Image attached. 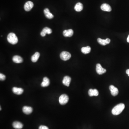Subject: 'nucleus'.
<instances>
[{
    "label": "nucleus",
    "instance_id": "20e7f679",
    "mask_svg": "<svg viewBox=\"0 0 129 129\" xmlns=\"http://www.w3.org/2000/svg\"><path fill=\"white\" fill-rule=\"evenodd\" d=\"M61 59L64 61H67L70 59L71 55L69 52L64 51L62 52L60 55Z\"/></svg>",
    "mask_w": 129,
    "mask_h": 129
},
{
    "label": "nucleus",
    "instance_id": "bb28decb",
    "mask_svg": "<svg viewBox=\"0 0 129 129\" xmlns=\"http://www.w3.org/2000/svg\"><path fill=\"white\" fill-rule=\"evenodd\" d=\"M1 110V107H0V110Z\"/></svg>",
    "mask_w": 129,
    "mask_h": 129
},
{
    "label": "nucleus",
    "instance_id": "1a4fd4ad",
    "mask_svg": "<svg viewBox=\"0 0 129 129\" xmlns=\"http://www.w3.org/2000/svg\"><path fill=\"white\" fill-rule=\"evenodd\" d=\"M52 30L51 29L46 27L44 28L41 32V35L42 37H44L46 34H50L52 33Z\"/></svg>",
    "mask_w": 129,
    "mask_h": 129
},
{
    "label": "nucleus",
    "instance_id": "f3484780",
    "mask_svg": "<svg viewBox=\"0 0 129 129\" xmlns=\"http://www.w3.org/2000/svg\"><path fill=\"white\" fill-rule=\"evenodd\" d=\"M44 15H45L46 17L48 18V19H52L54 17L53 15L50 12V11H49L48 9H45L44 10Z\"/></svg>",
    "mask_w": 129,
    "mask_h": 129
},
{
    "label": "nucleus",
    "instance_id": "7ed1b4c3",
    "mask_svg": "<svg viewBox=\"0 0 129 129\" xmlns=\"http://www.w3.org/2000/svg\"><path fill=\"white\" fill-rule=\"evenodd\" d=\"M69 98L68 96L65 94L61 95L59 98V102L61 105H64L66 104L69 101Z\"/></svg>",
    "mask_w": 129,
    "mask_h": 129
},
{
    "label": "nucleus",
    "instance_id": "6ab92c4d",
    "mask_svg": "<svg viewBox=\"0 0 129 129\" xmlns=\"http://www.w3.org/2000/svg\"><path fill=\"white\" fill-rule=\"evenodd\" d=\"M88 94L90 97L93 96H97L99 95V92L96 89H90L89 90Z\"/></svg>",
    "mask_w": 129,
    "mask_h": 129
},
{
    "label": "nucleus",
    "instance_id": "a878e982",
    "mask_svg": "<svg viewBox=\"0 0 129 129\" xmlns=\"http://www.w3.org/2000/svg\"><path fill=\"white\" fill-rule=\"evenodd\" d=\"M127 42L128 43H129V35H128L127 38Z\"/></svg>",
    "mask_w": 129,
    "mask_h": 129
},
{
    "label": "nucleus",
    "instance_id": "6e6552de",
    "mask_svg": "<svg viewBox=\"0 0 129 129\" xmlns=\"http://www.w3.org/2000/svg\"><path fill=\"white\" fill-rule=\"evenodd\" d=\"M97 41L99 44L103 46H105L107 44H108L110 42V39L109 38H107L105 40H103L101 38H98L97 40Z\"/></svg>",
    "mask_w": 129,
    "mask_h": 129
},
{
    "label": "nucleus",
    "instance_id": "aec40b11",
    "mask_svg": "<svg viewBox=\"0 0 129 129\" xmlns=\"http://www.w3.org/2000/svg\"><path fill=\"white\" fill-rule=\"evenodd\" d=\"M83 8V4L80 2L78 3L75 5L74 7V9L76 11L79 12L81 11Z\"/></svg>",
    "mask_w": 129,
    "mask_h": 129
},
{
    "label": "nucleus",
    "instance_id": "9b49d317",
    "mask_svg": "<svg viewBox=\"0 0 129 129\" xmlns=\"http://www.w3.org/2000/svg\"><path fill=\"white\" fill-rule=\"evenodd\" d=\"M22 111L24 113L28 115L32 113L33 109L31 107L28 106H24L22 108Z\"/></svg>",
    "mask_w": 129,
    "mask_h": 129
},
{
    "label": "nucleus",
    "instance_id": "b1692460",
    "mask_svg": "<svg viewBox=\"0 0 129 129\" xmlns=\"http://www.w3.org/2000/svg\"><path fill=\"white\" fill-rule=\"evenodd\" d=\"M39 129H49L48 127L44 125H41L39 127Z\"/></svg>",
    "mask_w": 129,
    "mask_h": 129
},
{
    "label": "nucleus",
    "instance_id": "4468645a",
    "mask_svg": "<svg viewBox=\"0 0 129 129\" xmlns=\"http://www.w3.org/2000/svg\"><path fill=\"white\" fill-rule=\"evenodd\" d=\"M12 91L13 93L16 94L20 95L22 94L24 92L23 89L21 88H17V87H14L12 88Z\"/></svg>",
    "mask_w": 129,
    "mask_h": 129
},
{
    "label": "nucleus",
    "instance_id": "f03ea898",
    "mask_svg": "<svg viewBox=\"0 0 129 129\" xmlns=\"http://www.w3.org/2000/svg\"><path fill=\"white\" fill-rule=\"evenodd\" d=\"M7 39L8 42L12 44H16L18 42V38L13 33H9L8 35Z\"/></svg>",
    "mask_w": 129,
    "mask_h": 129
},
{
    "label": "nucleus",
    "instance_id": "0eeeda50",
    "mask_svg": "<svg viewBox=\"0 0 129 129\" xmlns=\"http://www.w3.org/2000/svg\"><path fill=\"white\" fill-rule=\"evenodd\" d=\"M109 90L112 95L113 96H116L119 93L118 90L117 88H116L114 86H110Z\"/></svg>",
    "mask_w": 129,
    "mask_h": 129
},
{
    "label": "nucleus",
    "instance_id": "4be33fe9",
    "mask_svg": "<svg viewBox=\"0 0 129 129\" xmlns=\"http://www.w3.org/2000/svg\"><path fill=\"white\" fill-rule=\"evenodd\" d=\"M91 47L89 46H87L86 47H83L81 48V51L84 54H86L89 53L91 51Z\"/></svg>",
    "mask_w": 129,
    "mask_h": 129
},
{
    "label": "nucleus",
    "instance_id": "f257e3e1",
    "mask_svg": "<svg viewBox=\"0 0 129 129\" xmlns=\"http://www.w3.org/2000/svg\"><path fill=\"white\" fill-rule=\"evenodd\" d=\"M125 105L123 103H120L116 105L112 110V113L114 115H119L123 111L125 108Z\"/></svg>",
    "mask_w": 129,
    "mask_h": 129
},
{
    "label": "nucleus",
    "instance_id": "a211bd4d",
    "mask_svg": "<svg viewBox=\"0 0 129 129\" xmlns=\"http://www.w3.org/2000/svg\"><path fill=\"white\" fill-rule=\"evenodd\" d=\"M14 128L16 129H21L23 127V125L20 122L15 121L12 124Z\"/></svg>",
    "mask_w": 129,
    "mask_h": 129
},
{
    "label": "nucleus",
    "instance_id": "9d476101",
    "mask_svg": "<svg viewBox=\"0 0 129 129\" xmlns=\"http://www.w3.org/2000/svg\"><path fill=\"white\" fill-rule=\"evenodd\" d=\"M101 9L104 11L110 12L112 11V8L110 5L108 4L104 3L101 5Z\"/></svg>",
    "mask_w": 129,
    "mask_h": 129
},
{
    "label": "nucleus",
    "instance_id": "2eb2a0df",
    "mask_svg": "<svg viewBox=\"0 0 129 129\" xmlns=\"http://www.w3.org/2000/svg\"><path fill=\"white\" fill-rule=\"evenodd\" d=\"M12 60L14 62L16 63H21L23 61V59L20 56L18 55H15L12 58Z\"/></svg>",
    "mask_w": 129,
    "mask_h": 129
},
{
    "label": "nucleus",
    "instance_id": "412c9836",
    "mask_svg": "<svg viewBox=\"0 0 129 129\" xmlns=\"http://www.w3.org/2000/svg\"><path fill=\"white\" fill-rule=\"evenodd\" d=\"M40 56V53L38 52H36L33 55H32L31 58L32 61L36 62L38 61Z\"/></svg>",
    "mask_w": 129,
    "mask_h": 129
},
{
    "label": "nucleus",
    "instance_id": "393cba45",
    "mask_svg": "<svg viewBox=\"0 0 129 129\" xmlns=\"http://www.w3.org/2000/svg\"><path fill=\"white\" fill-rule=\"evenodd\" d=\"M126 74L128 75L129 77V69H127L126 71Z\"/></svg>",
    "mask_w": 129,
    "mask_h": 129
},
{
    "label": "nucleus",
    "instance_id": "423d86ee",
    "mask_svg": "<svg viewBox=\"0 0 129 129\" xmlns=\"http://www.w3.org/2000/svg\"><path fill=\"white\" fill-rule=\"evenodd\" d=\"M34 4L31 1H28L24 5V9L26 11H29L33 8Z\"/></svg>",
    "mask_w": 129,
    "mask_h": 129
},
{
    "label": "nucleus",
    "instance_id": "ddd939ff",
    "mask_svg": "<svg viewBox=\"0 0 129 129\" xmlns=\"http://www.w3.org/2000/svg\"><path fill=\"white\" fill-rule=\"evenodd\" d=\"M74 31L72 29L64 30L63 31V34L64 36L65 37H71L73 35Z\"/></svg>",
    "mask_w": 129,
    "mask_h": 129
},
{
    "label": "nucleus",
    "instance_id": "f8f14e48",
    "mask_svg": "<svg viewBox=\"0 0 129 129\" xmlns=\"http://www.w3.org/2000/svg\"><path fill=\"white\" fill-rule=\"evenodd\" d=\"M71 81V78L69 76H65L64 77V79L62 80V83L64 85L68 87L70 85Z\"/></svg>",
    "mask_w": 129,
    "mask_h": 129
},
{
    "label": "nucleus",
    "instance_id": "5701e85b",
    "mask_svg": "<svg viewBox=\"0 0 129 129\" xmlns=\"http://www.w3.org/2000/svg\"><path fill=\"white\" fill-rule=\"evenodd\" d=\"M5 78L6 77L4 75L1 73L0 74V80L1 81H4L5 79Z\"/></svg>",
    "mask_w": 129,
    "mask_h": 129
},
{
    "label": "nucleus",
    "instance_id": "39448f33",
    "mask_svg": "<svg viewBox=\"0 0 129 129\" xmlns=\"http://www.w3.org/2000/svg\"><path fill=\"white\" fill-rule=\"evenodd\" d=\"M96 71L97 73L99 75H102L105 73L106 70L102 68L100 64H97L96 65Z\"/></svg>",
    "mask_w": 129,
    "mask_h": 129
},
{
    "label": "nucleus",
    "instance_id": "dca6fc26",
    "mask_svg": "<svg viewBox=\"0 0 129 129\" xmlns=\"http://www.w3.org/2000/svg\"><path fill=\"white\" fill-rule=\"evenodd\" d=\"M50 84V80L48 77H45L43 78V81L41 84V86L43 87H47Z\"/></svg>",
    "mask_w": 129,
    "mask_h": 129
}]
</instances>
